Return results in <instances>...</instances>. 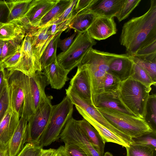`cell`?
I'll use <instances>...</instances> for the list:
<instances>
[{"label":"cell","instance_id":"cell-1","mask_svg":"<svg viewBox=\"0 0 156 156\" xmlns=\"http://www.w3.org/2000/svg\"><path fill=\"white\" fill-rule=\"evenodd\" d=\"M156 40V0L151 1L148 10L123 25L119 38L126 53L134 56L140 49Z\"/></svg>","mask_w":156,"mask_h":156},{"label":"cell","instance_id":"cell-2","mask_svg":"<svg viewBox=\"0 0 156 156\" xmlns=\"http://www.w3.org/2000/svg\"><path fill=\"white\" fill-rule=\"evenodd\" d=\"M151 87H147L130 77L121 82L119 97L126 108L136 117L144 119Z\"/></svg>","mask_w":156,"mask_h":156},{"label":"cell","instance_id":"cell-3","mask_svg":"<svg viewBox=\"0 0 156 156\" xmlns=\"http://www.w3.org/2000/svg\"><path fill=\"white\" fill-rule=\"evenodd\" d=\"M111 58V55L108 52L91 48L79 64L84 66L88 70L91 98L104 92V80L108 71L109 64Z\"/></svg>","mask_w":156,"mask_h":156},{"label":"cell","instance_id":"cell-4","mask_svg":"<svg viewBox=\"0 0 156 156\" xmlns=\"http://www.w3.org/2000/svg\"><path fill=\"white\" fill-rule=\"evenodd\" d=\"M48 84L42 71H37L30 76L25 75L24 97L20 117H23L28 121L36 113L41 105L48 98L45 89Z\"/></svg>","mask_w":156,"mask_h":156},{"label":"cell","instance_id":"cell-5","mask_svg":"<svg viewBox=\"0 0 156 156\" xmlns=\"http://www.w3.org/2000/svg\"><path fill=\"white\" fill-rule=\"evenodd\" d=\"M73 105L66 95L59 103L52 106L48 123L39 140L38 145L42 147H46L59 138L66 123L72 117Z\"/></svg>","mask_w":156,"mask_h":156},{"label":"cell","instance_id":"cell-6","mask_svg":"<svg viewBox=\"0 0 156 156\" xmlns=\"http://www.w3.org/2000/svg\"><path fill=\"white\" fill-rule=\"evenodd\" d=\"M97 108L113 126L131 138L153 131L144 119L108 108Z\"/></svg>","mask_w":156,"mask_h":156},{"label":"cell","instance_id":"cell-7","mask_svg":"<svg viewBox=\"0 0 156 156\" xmlns=\"http://www.w3.org/2000/svg\"><path fill=\"white\" fill-rule=\"evenodd\" d=\"M96 44L95 40L90 36L87 30L78 33L68 49L57 56L58 64L70 72L77 66L88 51Z\"/></svg>","mask_w":156,"mask_h":156},{"label":"cell","instance_id":"cell-8","mask_svg":"<svg viewBox=\"0 0 156 156\" xmlns=\"http://www.w3.org/2000/svg\"><path fill=\"white\" fill-rule=\"evenodd\" d=\"M66 94L75 106L80 114H87L99 123L113 133L129 144L131 138L116 129L110 124L92 104L80 97L69 86L66 89Z\"/></svg>","mask_w":156,"mask_h":156},{"label":"cell","instance_id":"cell-9","mask_svg":"<svg viewBox=\"0 0 156 156\" xmlns=\"http://www.w3.org/2000/svg\"><path fill=\"white\" fill-rule=\"evenodd\" d=\"M51 96L40 105L36 113L28 119L27 130L26 143L38 145L39 140L48 123L52 105Z\"/></svg>","mask_w":156,"mask_h":156},{"label":"cell","instance_id":"cell-10","mask_svg":"<svg viewBox=\"0 0 156 156\" xmlns=\"http://www.w3.org/2000/svg\"><path fill=\"white\" fill-rule=\"evenodd\" d=\"M59 0H32L25 15L19 20L26 34L38 28L43 17Z\"/></svg>","mask_w":156,"mask_h":156},{"label":"cell","instance_id":"cell-11","mask_svg":"<svg viewBox=\"0 0 156 156\" xmlns=\"http://www.w3.org/2000/svg\"><path fill=\"white\" fill-rule=\"evenodd\" d=\"M6 71L11 107L20 116L24 97L25 75L18 70Z\"/></svg>","mask_w":156,"mask_h":156},{"label":"cell","instance_id":"cell-12","mask_svg":"<svg viewBox=\"0 0 156 156\" xmlns=\"http://www.w3.org/2000/svg\"><path fill=\"white\" fill-rule=\"evenodd\" d=\"M11 70H18L29 76L33 75L37 71H42L36 62L31 47L30 36L28 33L25 34L22 43L21 55L18 63L7 71Z\"/></svg>","mask_w":156,"mask_h":156},{"label":"cell","instance_id":"cell-13","mask_svg":"<svg viewBox=\"0 0 156 156\" xmlns=\"http://www.w3.org/2000/svg\"><path fill=\"white\" fill-rule=\"evenodd\" d=\"M90 36L98 41L106 39L117 32L114 17L98 16L87 30Z\"/></svg>","mask_w":156,"mask_h":156},{"label":"cell","instance_id":"cell-14","mask_svg":"<svg viewBox=\"0 0 156 156\" xmlns=\"http://www.w3.org/2000/svg\"><path fill=\"white\" fill-rule=\"evenodd\" d=\"M20 118L19 114L12 110L10 102L7 110L0 122V147L6 154L7 147Z\"/></svg>","mask_w":156,"mask_h":156},{"label":"cell","instance_id":"cell-15","mask_svg":"<svg viewBox=\"0 0 156 156\" xmlns=\"http://www.w3.org/2000/svg\"><path fill=\"white\" fill-rule=\"evenodd\" d=\"M51 27L45 26L37 28L27 33L30 36L33 52L37 64L41 69L40 59L46 48L55 35H51Z\"/></svg>","mask_w":156,"mask_h":156},{"label":"cell","instance_id":"cell-16","mask_svg":"<svg viewBox=\"0 0 156 156\" xmlns=\"http://www.w3.org/2000/svg\"><path fill=\"white\" fill-rule=\"evenodd\" d=\"M132 56L126 53L117 54L111 60L108 71L122 82L129 78L133 72Z\"/></svg>","mask_w":156,"mask_h":156},{"label":"cell","instance_id":"cell-17","mask_svg":"<svg viewBox=\"0 0 156 156\" xmlns=\"http://www.w3.org/2000/svg\"><path fill=\"white\" fill-rule=\"evenodd\" d=\"M80 97L92 105L89 75L87 68L79 65L69 86Z\"/></svg>","mask_w":156,"mask_h":156},{"label":"cell","instance_id":"cell-18","mask_svg":"<svg viewBox=\"0 0 156 156\" xmlns=\"http://www.w3.org/2000/svg\"><path fill=\"white\" fill-rule=\"evenodd\" d=\"M91 100L92 105L96 108H108L136 116L124 105L118 93L103 92L94 96Z\"/></svg>","mask_w":156,"mask_h":156},{"label":"cell","instance_id":"cell-19","mask_svg":"<svg viewBox=\"0 0 156 156\" xmlns=\"http://www.w3.org/2000/svg\"><path fill=\"white\" fill-rule=\"evenodd\" d=\"M28 120L20 117L18 124L10 139L6 150L7 156H16L26 143Z\"/></svg>","mask_w":156,"mask_h":156},{"label":"cell","instance_id":"cell-20","mask_svg":"<svg viewBox=\"0 0 156 156\" xmlns=\"http://www.w3.org/2000/svg\"><path fill=\"white\" fill-rule=\"evenodd\" d=\"M43 71L48 84L53 89H61L69 79L68 75L69 72L60 66L57 59L46 66Z\"/></svg>","mask_w":156,"mask_h":156},{"label":"cell","instance_id":"cell-21","mask_svg":"<svg viewBox=\"0 0 156 156\" xmlns=\"http://www.w3.org/2000/svg\"><path fill=\"white\" fill-rule=\"evenodd\" d=\"M124 0H96L90 10L97 16L114 17L119 12Z\"/></svg>","mask_w":156,"mask_h":156},{"label":"cell","instance_id":"cell-22","mask_svg":"<svg viewBox=\"0 0 156 156\" xmlns=\"http://www.w3.org/2000/svg\"><path fill=\"white\" fill-rule=\"evenodd\" d=\"M77 122L90 142L101 156H104L105 143L98 131L84 119Z\"/></svg>","mask_w":156,"mask_h":156},{"label":"cell","instance_id":"cell-23","mask_svg":"<svg viewBox=\"0 0 156 156\" xmlns=\"http://www.w3.org/2000/svg\"><path fill=\"white\" fill-rule=\"evenodd\" d=\"M98 16L90 10L81 11L72 17L69 28L77 33H83L87 30Z\"/></svg>","mask_w":156,"mask_h":156},{"label":"cell","instance_id":"cell-24","mask_svg":"<svg viewBox=\"0 0 156 156\" xmlns=\"http://www.w3.org/2000/svg\"><path fill=\"white\" fill-rule=\"evenodd\" d=\"M80 114L96 129L105 143H113L125 147L129 145L119 136L99 123L90 116L84 113Z\"/></svg>","mask_w":156,"mask_h":156},{"label":"cell","instance_id":"cell-25","mask_svg":"<svg viewBox=\"0 0 156 156\" xmlns=\"http://www.w3.org/2000/svg\"><path fill=\"white\" fill-rule=\"evenodd\" d=\"M25 30L19 21L0 22V40H10L22 34H25Z\"/></svg>","mask_w":156,"mask_h":156},{"label":"cell","instance_id":"cell-26","mask_svg":"<svg viewBox=\"0 0 156 156\" xmlns=\"http://www.w3.org/2000/svg\"><path fill=\"white\" fill-rule=\"evenodd\" d=\"M32 0H10L6 2L9 9L8 22L19 21L27 11Z\"/></svg>","mask_w":156,"mask_h":156},{"label":"cell","instance_id":"cell-27","mask_svg":"<svg viewBox=\"0 0 156 156\" xmlns=\"http://www.w3.org/2000/svg\"><path fill=\"white\" fill-rule=\"evenodd\" d=\"M62 33L59 32L55 34L44 51L39 60L42 71L46 66L57 59L58 42Z\"/></svg>","mask_w":156,"mask_h":156},{"label":"cell","instance_id":"cell-28","mask_svg":"<svg viewBox=\"0 0 156 156\" xmlns=\"http://www.w3.org/2000/svg\"><path fill=\"white\" fill-rule=\"evenodd\" d=\"M72 0H59L41 20L38 28L41 27L60 16L69 7Z\"/></svg>","mask_w":156,"mask_h":156},{"label":"cell","instance_id":"cell-29","mask_svg":"<svg viewBox=\"0 0 156 156\" xmlns=\"http://www.w3.org/2000/svg\"><path fill=\"white\" fill-rule=\"evenodd\" d=\"M144 120L153 131H156V95H150L147 102Z\"/></svg>","mask_w":156,"mask_h":156},{"label":"cell","instance_id":"cell-30","mask_svg":"<svg viewBox=\"0 0 156 156\" xmlns=\"http://www.w3.org/2000/svg\"><path fill=\"white\" fill-rule=\"evenodd\" d=\"M126 148V156H156V149L148 146L130 144Z\"/></svg>","mask_w":156,"mask_h":156},{"label":"cell","instance_id":"cell-31","mask_svg":"<svg viewBox=\"0 0 156 156\" xmlns=\"http://www.w3.org/2000/svg\"><path fill=\"white\" fill-rule=\"evenodd\" d=\"M133 62V72L130 77L147 87H151L152 85L155 86L156 83L153 81L146 72L138 64Z\"/></svg>","mask_w":156,"mask_h":156},{"label":"cell","instance_id":"cell-32","mask_svg":"<svg viewBox=\"0 0 156 156\" xmlns=\"http://www.w3.org/2000/svg\"><path fill=\"white\" fill-rule=\"evenodd\" d=\"M25 34H22L14 38L4 41L1 61L5 58L15 53L21 46Z\"/></svg>","mask_w":156,"mask_h":156},{"label":"cell","instance_id":"cell-33","mask_svg":"<svg viewBox=\"0 0 156 156\" xmlns=\"http://www.w3.org/2000/svg\"><path fill=\"white\" fill-rule=\"evenodd\" d=\"M130 144L148 146L156 149V131H152L131 138Z\"/></svg>","mask_w":156,"mask_h":156},{"label":"cell","instance_id":"cell-34","mask_svg":"<svg viewBox=\"0 0 156 156\" xmlns=\"http://www.w3.org/2000/svg\"><path fill=\"white\" fill-rule=\"evenodd\" d=\"M141 1V0H124L121 7L115 16L118 21L120 22L127 18Z\"/></svg>","mask_w":156,"mask_h":156},{"label":"cell","instance_id":"cell-35","mask_svg":"<svg viewBox=\"0 0 156 156\" xmlns=\"http://www.w3.org/2000/svg\"><path fill=\"white\" fill-rule=\"evenodd\" d=\"M119 79L108 72L106 74L104 85V92L117 94L121 83Z\"/></svg>","mask_w":156,"mask_h":156},{"label":"cell","instance_id":"cell-36","mask_svg":"<svg viewBox=\"0 0 156 156\" xmlns=\"http://www.w3.org/2000/svg\"><path fill=\"white\" fill-rule=\"evenodd\" d=\"M132 56L133 61L140 66L147 73L153 81L156 83V61L143 60Z\"/></svg>","mask_w":156,"mask_h":156},{"label":"cell","instance_id":"cell-37","mask_svg":"<svg viewBox=\"0 0 156 156\" xmlns=\"http://www.w3.org/2000/svg\"><path fill=\"white\" fill-rule=\"evenodd\" d=\"M77 1V0H72L69 7L60 16L53 21L49 22L44 26H51L53 24L60 23L72 19L75 7Z\"/></svg>","mask_w":156,"mask_h":156},{"label":"cell","instance_id":"cell-38","mask_svg":"<svg viewBox=\"0 0 156 156\" xmlns=\"http://www.w3.org/2000/svg\"><path fill=\"white\" fill-rule=\"evenodd\" d=\"M21 46L16 52L2 60L1 66L8 70L15 66L18 63L21 55Z\"/></svg>","mask_w":156,"mask_h":156},{"label":"cell","instance_id":"cell-39","mask_svg":"<svg viewBox=\"0 0 156 156\" xmlns=\"http://www.w3.org/2000/svg\"><path fill=\"white\" fill-rule=\"evenodd\" d=\"M43 149V147L38 145L26 143L16 156H40Z\"/></svg>","mask_w":156,"mask_h":156},{"label":"cell","instance_id":"cell-40","mask_svg":"<svg viewBox=\"0 0 156 156\" xmlns=\"http://www.w3.org/2000/svg\"><path fill=\"white\" fill-rule=\"evenodd\" d=\"M64 144L65 151L67 156H88L77 145L69 143Z\"/></svg>","mask_w":156,"mask_h":156},{"label":"cell","instance_id":"cell-41","mask_svg":"<svg viewBox=\"0 0 156 156\" xmlns=\"http://www.w3.org/2000/svg\"><path fill=\"white\" fill-rule=\"evenodd\" d=\"M10 103L8 87L0 99V122L5 114Z\"/></svg>","mask_w":156,"mask_h":156},{"label":"cell","instance_id":"cell-42","mask_svg":"<svg viewBox=\"0 0 156 156\" xmlns=\"http://www.w3.org/2000/svg\"><path fill=\"white\" fill-rule=\"evenodd\" d=\"M96 0H78L76 4L73 15L83 10H90Z\"/></svg>","mask_w":156,"mask_h":156},{"label":"cell","instance_id":"cell-43","mask_svg":"<svg viewBox=\"0 0 156 156\" xmlns=\"http://www.w3.org/2000/svg\"><path fill=\"white\" fill-rule=\"evenodd\" d=\"M77 33L75 31L69 37L63 39H59L57 44V47L60 48L63 52L66 51L73 43L75 37L77 35Z\"/></svg>","mask_w":156,"mask_h":156},{"label":"cell","instance_id":"cell-44","mask_svg":"<svg viewBox=\"0 0 156 156\" xmlns=\"http://www.w3.org/2000/svg\"><path fill=\"white\" fill-rule=\"evenodd\" d=\"M8 87L6 70L0 66V99Z\"/></svg>","mask_w":156,"mask_h":156},{"label":"cell","instance_id":"cell-45","mask_svg":"<svg viewBox=\"0 0 156 156\" xmlns=\"http://www.w3.org/2000/svg\"><path fill=\"white\" fill-rule=\"evenodd\" d=\"M71 19L58 24H52L50 29L51 35H54L59 32H62L69 28V25Z\"/></svg>","mask_w":156,"mask_h":156},{"label":"cell","instance_id":"cell-46","mask_svg":"<svg viewBox=\"0 0 156 156\" xmlns=\"http://www.w3.org/2000/svg\"><path fill=\"white\" fill-rule=\"evenodd\" d=\"M9 9L6 1L0 0V22H8Z\"/></svg>","mask_w":156,"mask_h":156},{"label":"cell","instance_id":"cell-47","mask_svg":"<svg viewBox=\"0 0 156 156\" xmlns=\"http://www.w3.org/2000/svg\"><path fill=\"white\" fill-rule=\"evenodd\" d=\"M60 147L57 149L50 148L43 149L40 156H54L59 151Z\"/></svg>","mask_w":156,"mask_h":156},{"label":"cell","instance_id":"cell-48","mask_svg":"<svg viewBox=\"0 0 156 156\" xmlns=\"http://www.w3.org/2000/svg\"><path fill=\"white\" fill-rule=\"evenodd\" d=\"M60 147L59 151L54 156H67L65 151L64 146H61Z\"/></svg>","mask_w":156,"mask_h":156},{"label":"cell","instance_id":"cell-49","mask_svg":"<svg viewBox=\"0 0 156 156\" xmlns=\"http://www.w3.org/2000/svg\"><path fill=\"white\" fill-rule=\"evenodd\" d=\"M4 42V41L0 40V65L1 62L2 51Z\"/></svg>","mask_w":156,"mask_h":156},{"label":"cell","instance_id":"cell-50","mask_svg":"<svg viewBox=\"0 0 156 156\" xmlns=\"http://www.w3.org/2000/svg\"><path fill=\"white\" fill-rule=\"evenodd\" d=\"M0 156H7L5 152L1 147H0Z\"/></svg>","mask_w":156,"mask_h":156},{"label":"cell","instance_id":"cell-51","mask_svg":"<svg viewBox=\"0 0 156 156\" xmlns=\"http://www.w3.org/2000/svg\"><path fill=\"white\" fill-rule=\"evenodd\" d=\"M104 156H113L112 154L109 152H105Z\"/></svg>","mask_w":156,"mask_h":156},{"label":"cell","instance_id":"cell-52","mask_svg":"<svg viewBox=\"0 0 156 156\" xmlns=\"http://www.w3.org/2000/svg\"><path fill=\"white\" fill-rule=\"evenodd\" d=\"M1 66V65H0V66Z\"/></svg>","mask_w":156,"mask_h":156}]
</instances>
